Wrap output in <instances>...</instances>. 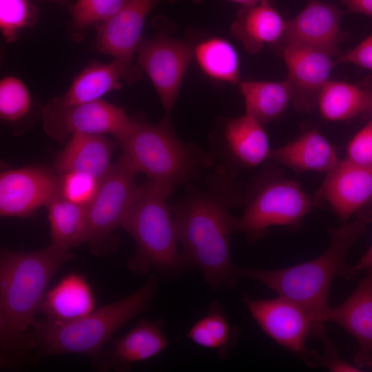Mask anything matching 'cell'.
I'll return each instance as SVG.
<instances>
[{
  "label": "cell",
  "instance_id": "6da1fadb",
  "mask_svg": "<svg viewBox=\"0 0 372 372\" xmlns=\"http://www.w3.org/2000/svg\"><path fill=\"white\" fill-rule=\"evenodd\" d=\"M232 174L219 168L203 188L189 187L172 206L181 253L188 269L201 271L214 289L233 286L238 277L230 254V238L236 231V217L229 209L240 196Z\"/></svg>",
  "mask_w": 372,
  "mask_h": 372
},
{
  "label": "cell",
  "instance_id": "7a4b0ae2",
  "mask_svg": "<svg viewBox=\"0 0 372 372\" xmlns=\"http://www.w3.org/2000/svg\"><path fill=\"white\" fill-rule=\"evenodd\" d=\"M50 244L32 251L6 248L0 253V368L28 365V333L53 276L74 258Z\"/></svg>",
  "mask_w": 372,
  "mask_h": 372
},
{
  "label": "cell",
  "instance_id": "3957f363",
  "mask_svg": "<svg viewBox=\"0 0 372 372\" xmlns=\"http://www.w3.org/2000/svg\"><path fill=\"white\" fill-rule=\"evenodd\" d=\"M362 219H356L330 231V245L318 257L285 269L267 270L236 267L238 276L257 281L304 309L310 316L312 336L331 344L322 318L329 308V295L337 277L346 276L349 252L365 233Z\"/></svg>",
  "mask_w": 372,
  "mask_h": 372
},
{
  "label": "cell",
  "instance_id": "277c9868",
  "mask_svg": "<svg viewBox=\"0 0 372 372\" xmlns=\"http://www.w3.org/2000/svg\"><path fill=\"white\" fill-rule=\"evenodd\" d=\"M158 285V276L153 274L132 294L82 318L65 322L36 320L28 333V365L61 354L82 355L93 363L118 329L149 307Z\"/></svg>",
  "mask_w": 372,
  "mask_h": 372
},
{
  "label": "cell",
  "instance_id": "5b68a950",
  "mask_svg": "<svg viewBox=\"0 0 372 372\" xmlns=\"http://www.w3.org/2000/svg\"><path fill=\"white\" fill-rule=\"evenodd\" d=\"M173 192L148 180L139 186L121 223V227L136 244L126 264L137 276L153 271L163 278H172L188 269L178 247L174 214L167 203Z\"/></svg>",
  "mask_w": 372,
  "mask_h": 372
},
{
  "label": "cell",
  "instance_id": "8992f818",
  "mask_svg": "<svg viewBox=\"0 0 372 372\" xmlns=\"http://www.w3.org/2000/svg\"><path fill=\"white\" fill-rule=\"evenodd\" d=\"M133 121L131 132L118 143L121 155L138 174L144 173L154 184L174 192L211 165L209 154L178 137L169 116L157 124L141 117Z\"/></svg>",
  "mask_w": 372,
  "mask_h": 372
},
{
  "label": "cell",
  "instance_id": "52a82bcc",
  "mask_svg": "<svg viewBox=\"0 0 372 372\" xmlns=\"http://www.w3.org/2000/svg\"><path fill=\"white\" fill-rule=\"evenodd\" d=\"M138 173L121 155L101 178L98 192L86 207L85 243L99 257L113 254L118 247L114 231L121 223L138 191Z\"/></svg>",
  "mask_w": 372,
  "mask_h": 372
},
{
  "label": "cell",
  "instance_id": "ba28073f",
  "mask_svg": "<svg viewBox=\"0 0 372 372\" xmlns=\"http://www.w3.org/2000/svg\"><path fill=\"white\" fill-rule=\"evenodd\" d=\"M313 199L295 181L271 179L251 194L242 214L235 219L236 231L254 242L273 226H293L311 209Z\"/></svg>",
  "mask_w": 372,
  "mask_h": 372
},
{
  "label": "cell",
  "instance_id": "9c48e42d",
  "mask_svg": "<svg viewBox=\"0 0 372 372\" xmlns=\"http://www.w3.org/2000/svg\"><path fill=\"white\" fill-rule=\"evenodd\" d=\"M45 132L63 141L76 133L113 135L117 142L131 132L134 121L125 110L102 99L61 106L50 101L41 111Z\"/></svg>",
  "mask_w": 372,
  "mask_h": 372
},
{
  "label": "cell",
  "instance_id": "30bf717a",
  "mask_svg": "<svg viewBox=\"0 0 372 372\" xmlns=\"http://www.w3.org/2000/svg\"><path fill=\"white\" fill-rule=\"evenodd\" d=\"M242 301L262 330L274 341L297 354L309 366H320L321 356L308 349L306 340L313 335L309 313L293 301L276 298L254 300L244 294Z\"/></svg>",
  "mask_w": 372,
  "mask_h": 372
},
{
  "label": "cell",
  "instance_id": "8fae6325",
  "mask_svg": "<svg viewBox=\"0 0 372 372\" xmlns=\"http://www.w3.org/2000/svg\"><path fill=\"white\" fill-rule=\"evenodd\" d=\"M136 52L140 68L152 83L167 114L173 108L194 49L184 41L157 32L151 39L142 37Z\"/></svg>",
  "mask_w": 372,
  "mask_h": 372
},
{
  "label": "cell",
  "instance_id": "7c38bea8",
  "mask_svg": "<svg viewBox=\"0 0 372 372\" xmlns=\"http://www.w3.org/2000/svg\"><path fill=\"white\" fill-rule=\"evenodd\" d=\"M59 196V176L45 167L30 166L0 174L1 216H30Z\"/></svg>",
  "mask_w": 372,
  "mask_h": 372
},
{
  "label": "cell",
  "instance_id": "4fadbf2b",
  "mask_svg": "<svg viewBox=\"0 0 372 372\" xmlns=\"http://www.w3.org/2000/svg\"><path fill=\"white\" fill-rule=\"evenodd\" d=\"M313 203H326L341 222L372 203V169L347 160L339 162L327 173L313 198Z\"/></svg>",
  "mask_w": 372,
  "mask_h": 372
},
{
  "label": "cell",
  "instance_id": "5bb4252c",
  "mask_svg": "<svg viewBox=\"0 0 372 372\" xmlns=\"http://www.w3.org/2000/svg\"><path fill=\"white\" fill-rule=\"evenodd\" d=\"M282 53L293 88L294 106L309 112L317 105L319 93L329 80L335 66L334 56L317 48L293 44L282 47Z\"/></svg>",
  "mask_w": 372,
  "mask_h": 372
},
{
  "label": "cell",
  "instance_id": "9a60e30c",
  "mask_svg": "<svg viewBox=\"0 0 372 372\" xmlns=\"http://www.w3.org/2000/svg\"><path fill=\"white\" fill-rule=\"evenodd\" d=\"M342 12L337 6L311 0L293 19L287 21L280 43L317 48L337 56L338 44L346 37L340 29Z\"/></svg>",
  "mask_w": 372,
  "mask_h": 372
},
{
  "label": "cell",
  "instance_id": "2e32d148",
  "mask_svg": "<svg viewBox=\"0 0 372 372\" xmlns=\"http://www.w3.org/2000/svg\"><path fill=\"white\" fill-rule=\"evenodd\" d=\"M176 0H128L110 21L96 27L95 47L102 54L110 55L130 69L137 45L142 38L145 19L160 2Z\"/></svg>",
  "mask_w": 372,
  "mask_h": 372
},
{
  "label": "cell",
  "instance_id": "e0dca14e",
  "mask_svg": "<svg viewBox=\"0 0 372 372\" xmlns=\"http://www.w3.org/2000/svg\"><path fill=\"white\" fill-rule=\"evenodd\" d=\"M322 320L335 322L348 331L359 345L355 364L372 368V269L343 302L327 309Z\"/></svg>",
  "mask_w": 372,
  "mask_h": 372
},
{
  "label": "cell",
  "instance_id": "ac0fdd59",
  "mask_svg": "<svg viewBox=\"0 0 372 372\" xmlns=\"http://www.w3.org/2000/svg\"><path fill=\"white\" fill-rule=\"evenodd\" d=\"M168 344L162 320L142 319L127 334L116 340L111 349H105L91 366L96 371L125 372L134 363L158 354Z\"/></svg>",
  "mask_w": 372,
  "mask_h": 372
},
{
  "label": "cell",
  "instance_id": "d6986e66",
  "mask_svg": "<svg viewBox=\"0 0 372 372\" xmlns=\"http://www.w3.org/2000/svg\"><path fill=\"white\" fill-rule=\"evenodd\" d=\"M140 78V70L130 69L116 59L109 63H94L74 77L65 93L50 102L71 106L97 101L110 92L120 89L123 81L130 84Z\"/></svg>",
  "mask_w": 372,
  "mask_h": 372
},
{
  "label": "cell",
  "instance_id": "ffe728a7",
  "mask_svg": "<svg viewBox=\"0 0 372 372\" xmlns=\"http://www.w3.org/2000/svg\"><path fill=\"white\" fill-rule=\"evenodd\" d=\"M114 146L106 135L74 134L54 158V171L80 172L101 178L112 165Z\"/></svg>",
  "mask_w": 372,
  "mask_h": 372
},
{
  "label": "cell",
  "instance_id": "44dd1931",
  "mask_svg": "<svg viewBox=\"0 0 372 372\" xmlns=\"http://www.w3.org/2000/svg\"><path fill=\"white\" fill-rule=\"evenodd\" d=\"M287 21L271 6L270 0L243 6L232 23L231 32L242 45L245 51L254 54L265 45L279 43L282 40Z\"/></svg>",
  "mask_w": 372,
  "mask_h": 372
},
{
  "label": "cell",
  "instance_id": "7402d4cb",
  "mask_svg": "<svg viewBox=\"0 0 372 372\" xmlns=\"http://www.w3.org/2000/svg\"><path fill=\"white\" fill-rule=\"evenodd\" d=\"M94 297L87 280L72 273L48 291L39 312L48 320L65 322L87 316L94 310Z\"/></svg>",
  "mask_w": 372,
  "mask_h": 372
},
{
  "label": "cell",
  "instance_id": "603a6c76",
  "mask_svg": "<svg viewBox=\"0 0 372 372\" xmlns=\"http://www.w3.org/2000/svg\"><path fill=\"white\" fill-rule=\"evenodd\" d=\"M269 159L296 172H329L340 162L333 147L319 132L311 130L270 151Z\"/></svg>",
  "mask_w": 372,
  "mask_h": 372
},
{
  "label": "cell",
  "instance_id": "cb8c5ba5",
  "mask_svg": "<svg viewBox=\"0 0 372 372\" xmlns=\"http://www.w3.org/2000/svg\"><path fill=\"white\" fill-rule=\"evenodd\" d=\"M318 106L323 118L344 121L372 113V76L355 83L329 80L322 87Z\"/></svg>",
  "mask_w": 372,
  "mask_h": 372
},
{
  "label": "cell",
  "instance_id": "d4e9b609",
  "mask_svg": "<svg viewBox=\"0 0 372 372\" xmlns=\"http://www.w3.org/2000/svg\"><path fill=\"white\" fill-rule=\"evenodd\" d=\"M224 141L228 154L242 165L254 167L269 159L271 149L262 125L247 114L226 123Z\"/></svg>",
  "mask_w": 372,
  "mask_h": 372
},
{
  "label": "cell",
  "instance_id": "484cf974",
  "mask_svg": "<svg viewBox=\"0 0 372 372\" xmlns=\"http://www.w3.org/2000/svg\"><path fill=\"white\" fill-rule=\"evenodd\" d=\"M246 114L262 125L278 118L293 99V88L287 79L282 81H247L240 83Z\"/></svg>",
  "mask_w": 372,
  "mask_h": 372
},
{
  "label": "cell",
  "instance_id": "4316f807",
  "mask_svg": "<svg viewBox=\"0 0 372 372\" xmlns=\"http://www.w3.org/2000/svg\"><path fill=\"white\" fill-rule=\"evenodd\" d=\"M51 244L66 251L85 243L86 207L73 203L61 196L47 206Z\"/></svg>",
  "mask_w": 372,
  "mask_h": 372
},
{
  "label": "cell",
  "instance_id": "83f0119b",
  "mask_svg": "<svg viewBox=\"0 0 372 372\" xmlns=\"http://www.w3.org/2000/svg\"><path fill=\"white\" fill-rule=\"evenodd\" d=\"M194 56L201 70L212 79L240 83L238 56L227 40L213 37L201 41L194 49Z\"/></svg>",
  "mask_w": 372,
  "mask_h": 372
},
{
  "label": "cell",
  "instance_id": "f1b7e54d",
  "mask_svg": "<svg viewBox=\"0 0 372 372\" xmlns=\"http://www.w3.org/2000/svg\"><path fill=\"white\" fill-rule=\"evenodd\" d=\"M187 337L198 346L214 349L224 357L236 341V330L229 324L219 304L213 302L207 313L191 327Z\"/></svg>",
  "mask_w": 372,
  "mask_h": 372
},
{
  "label": "cell",
  "instance_id": "f546056e",
  "mask_svg": "<svg viewBox=\"0 0 372 372\" xmlns=\"http://www.w3.org/2000/svg\"><path fill=\"white\" fill-rule=\"evenodd\" d=\"M128 0H77L69 8L71 20L69 34L74 42H81L86 32L110 21Z\"/></svg>",
  "mask_w": 372,
  "mask_h": 372
},
{
  "label": "cell",
  "instance_id": "4dcf8cb0",
  "mask_svg": "<svg viewBox=\"0 0 372 372\" xmlns=\"http://www.w3.org/2000/svg\"><path fill=\"white\" fill-rule=\"evenodd\" d=\"M32 106L30 94L19 78L8 76L0 81V116L14 123L25 117Z\"/></svg>",
  "mask_w": 372,
  "mask_h": 372
},
{
  "label": "cell",
  "instance_id": "1f68e13d",
  "mask_svg": "<svg viewBox=\"0 0 372 372\" xmlns=\"http://www.w3.org/2000/svg\"><path fill=\"white\" fill-rule=\"evenodd\" d=\"M36 10L28 0H0V28L8 42L14 41L19 30L30 25Z\"/></svg>",
  "mask_w": 372,
  "mask_h": 372
},
{
  "label": "cell",
  "instance_id": "d6a6232c",
  "mask_svg": "<svg viewBox=\"0 0 372 372\" xmlns=\"http://www.w3.org/2000/svg\"><path fill=\"white\" fill-rule=\"evenodd\" d=\"M60 196L79 205L87 207L95 197L101 178L80 172L59 174Z\"/></svg>",
  "mask_w": 372,
  "mask_h": 372
},
{
  "label": "cell",
  "instance_id": "836d02e7",
  "mask_svg": "<svg viewBox=\"0 0 372 372\" xmlns=\"http://www.w3.org/2000/svg\"><path fill=\"white\" fill-rule=\"evenodd\" d=\"M346 160L357 165L372 169V119L349 143Z\"/></svg>",
  "mask_w": 372,
  "mask_h": 372
},
{
  "label": "cell",
  "instance_id": "e575fe53",
  "mask_svg": "<svg viewBox=\"0 0 372 372\" xmlns=\"http://www.w3.org/2000/svg\"><path fill=\"white\" fill-rule=\"evenodd\" d=\"M342 63H351L372 70V34L335 61V65Z\"/></svg>",
  "mask_w": 372,
  "mask_h": 372
},
{
  "label": "cell",
  "instance_id": "d590c367",
  "mask_svg": "<svg viewBox=\"0 0 372 372\" xmlns=\"http://www.w3.org/2000/svg\"><path fill=\"white\" fill-rule=\"evenodd\" d=\"M349 12L359 13L372 17V0H342Z\"/></svg>",
  "mask_w": 372,
  "mask_h": 372
},
{
  "label": "cell",
  "instance_id": "8d00e7d4",
  "mask_svg": "<svg viewBox=\"0 0 372 372\" xmlns=\"http://www.w3.org/2000/svg\"><path fill=\"white\" fill-rule=\"evenodd\" d=\"M372 269V244L362 258L354 265L349 266L345 276L346 278H352L360 272Z\"/></svg>",
  "mask_w": 372,
  "mask_h": 372
},
{
  "label": "cell",
  "instance_id": "74e56055",
  "mask_svg": "<svg viewBox=\"0 0 372 372\" xmlns=\"http://www.w3.org/2000/svg\"><path fill=\"white\" fill-rule=\"evenodd\" d=\"M192 1L194 2H198V1H200L201 0H192ZM229 1L240 3L243 6H250L255 5L262 0H229Z\"/></svg>",
  "mask_w": 372,
  "mask_h": 372
},
{
  "label": "cell",
  "instance_id": "f35d334b",
  "mask_svg": "<svg viewBox=\"0 0 372 372\" xmlns=\"http://www.w3.org/2000/svg\"><path fill=\"white\" fill-rule=\"evenodd\" d=\"M48 1L59 3L62 6L68 7V8H70V6H72V3H70L68 0H48Z\"/></svg>",
  "mask_w": 372,
  "mask_h": 372
},
{
  "label": "cell",
  "instance_id": "ab89813d",
  "mask_svg": "<svg viewBox=\"0 0 372 372\" xmlns=\"http://www.w3.org/2000/svg\"><path fill=\"white\" fill-rule=\"evenodd\" d=\"M371 115H372V113H371Z\"/></svg>",
  "mask_w": 372,
  "mask_h": 372
}]
</instances>
